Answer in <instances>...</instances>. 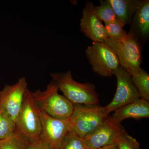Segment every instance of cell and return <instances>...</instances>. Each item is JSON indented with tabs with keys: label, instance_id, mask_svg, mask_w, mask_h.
<instances>
[{
	"label": "cell",
	"instance_id": "11",
	"mask_svg": "<svg viewBox=\"0 0 149 149\" xmlns=\"http://www.w3.org/2000/svg\"><path fill=\"white\" fill-rule=\"evenodd\" d=\"M95 6L89 1L86 2L80 19V30L93 42H104L108 37L104 26L96 14Z\"/></svg>",
	"mask_w": 149,
	"mask_h": 149
},
{
	"label": "cell",
	"instance_id": "7",
	"mask_svg": "<svg viewBox=\"0 0 149 149\" xmlns=\"http://www.w3.org/2000/svg\"><path fill=\"white\" fill-rule=\"evenodd\" d=\"M125 131L120 123H116L109 116L101 125L83 139L88 149L100 148L116 145L118 138Z\"/></svg>",
	"mask_w": 149,
	"mask_h": 149
},
{
	"label": "cell",
	"instance_id": "1",
	"mask_svg": "<svg viewBox=\"0 0 149 149\" xmlns=\"http://www.w3.org/2000/svg\"><path fill=\"white\" fill-rule=\"evenodd\" d=\"M50 76L59 91L73 104L98 105V95L94 84L75 81L70 70L65 72H52Z\"/></svg>",
	"mask_w": 149,
	"mask_h": 149
},
{
	"label": "cell",
	"instance_id": "21",
	"mask_svg": "<svg viewBox=\"0 0 149 149\" xmlns=\"http://www.w3.org/2000/svg\"><path fill=\"white\" fill-rule=\"evenodd\" d=\"M116 145L118 149H141L138 141L128 135L125 130L118 138Z\"/></svg>",
	"mask_w": 149,
	"mask_h": 149
},
{
	"label": "cell",
	"instance_id": "17",
	"mask_svg": "<svg viewBox=\"0 0 149 149\" xmlns=\"http://www.w3.org/2000/svg\"><path fill=\"white\" fill-rule=\"evenodd\" d=\"M28 141L15 132L8 138L0 140V149H27Z\"/></svg>",
	"mask_w": 149,
	"mask_h": 149
},
{
	"label": "cell",
	"instance_id": "5",
	"mask_svg": "<svg viewBox=\"0 0 149 149\" xmlns=\"http://www.w3.org/2000/svg\"><path fill=\"white\" fill-rule=\"evenodd\" d=\"M40 113L41 111L32 98L31 91L27 89L21 109L15 120V132L28 141L40 140Z\"/></svg>",
	"mask_w": 149,
	"mask_h": 149
},
{
	"label": "cell",
	"instance_id": "9",
	"mask_svg": "<svg viewBox=\"0 0 149 149\" xmlns=\"http://www.w3.org/2000/svg\"><path fill=\"white\" fill-rule=\"evenodd\" d=\"M113 75L117 80V88L112 100L104 107L108 114L140 98L138 91L132 83L131 76L125 70L120 66Z\"/></svg>",
	"mask_w": 149,
	"mask_h": 149
},
{
	"label": "cell",
	"instance_id": "16",
	"mask_svg": "<svg viewBox=\"0 0 149 149\" xmlns=\"http://www.w3.org/2000/svg\"><path fill=\"white\" fill-rule=\"evenodd\" d=\"M95 10L98 18L104 23L113 22L118 19L109 0L100 1V5L95 6Z\"/></svg>",
	"mask_w": 149,
	"mask_h": 149
},
{
	"label": "cell",
	"instance_id": "15",
	"mask_svg": "<svg viewBox=\"0 0 149 149\" xmlns=\"http://www.w3.org/2000/svg\"><path fill=\"white\" fill-rule=\"evenodd\" d=\"M133 85L138 91L140 98L149 102V74L141 68L137 74L131 76Z\"/></svg>",
	"mask_w": 149,
	"mask_h": 149
},
{
	"label": "cell",
	"instance_id": "22",
	"mask_svg": "<svg viewBox=\"0 0 149 149\" xmlns=\"http://www.w3.org/2000/svg\"><path fill=\"white\" fill-rule=\"evenodd\" d=\"M27 149H52L40 140L28 141Z\"/></svg>",
	"mask_w": 149,
	"mask_h": 149
},
{
	"label": "cell",
	"instance_id": "14",
	"mask_svg": "<svg viewBox=\"0 0 149 149\" xmlns=\"http://www.w3.org/2000/svg\"><path fill=\"white\" fill-rule=\"evenodd\" d=\"M116 16L124 25L131 23L139 0H109Z\"/></svg>",
	"mask_w": 149,
	"mask_h": 149
},
{
	"label": "cell",
	"instance_id": "18",
	"mask_svg": "<svg viewBox=\"0 0 149 149\" xmlns=\"http://www.w3.org/2000/svg\"><path fill=\"white\" fill-rule=\"evenodd\" d=\"M15 132V122L6 112L0 109V140L8 138Z\"/></svg>",
	"mask_w": 149,
	"mask_h": 149
},
{
	"label": "cell",
	"instance_id": "10",
	"mask_svg": "<svg viewBox=\"0 0 149 149\" xmlns=\"http://www.w3.org/2000/svg\"><path fill=\"white\" fill-rule=\"evenodd\" d=\"M28 83L21 77L15 84L6 85L0 91V109L6 112L15 122L22 106Z\"/></svg>",
	"mask_w": 149,
	"mask_h": 149
},
{
	"label": "cell",
	"instance_id": "6",
	"mask_svg": "<svg viewBox=\"0 0 149 149\" xmlns=\"http://www.w3.org/2000/svg\"><path fill=\"white\" fill-rule=\"evenodd\" d=\"M85 55L93 72L102 77H111L120 66L114 52L103 42H93Z\"/></svg>",
	"mask_w": 149,
	"mask_h": 149
},
{
	"label": "cell",
	"instance_id": "24",
	"mask_svg": "<svg viewBox=\"0 0 149 149\" xmlns=\"http://www.w3.org/2000/svg\"><path fill=\"white\" fill-rule=\"evenodd\" d=\"M95 149H103V148H100Z\"/></svg>",
	"mask_w": 149,
	"mask_h": 149
},
{
	"label": "cell",
	"instance_id": "13",
	"mask_svg": "<svg viewBox=\"0 0 149 149\" xmlns=\"http://www.w3.org/2000/svg\"><path fill=\"white\" fill-rule=\"evenodd\" d=\"M130 30L138 40H147L149 36V1H140L133 15Z\"/></svg>",
	"mask_w": 149,
	"mask_h": 149
},
{
	"label": "cell",
	"instance_id": "23",
	"mask_svg": "<svg viewBox=\"0 0 149 149\" xmlns=\"http://www.w3.org/2000/svg\"><path fill=\"white\" fill-rule=\"evenodd\" d=\"M103 148V149H118L117 146H116V144L104 147V148Z\"/></svg>",
	"mask_w": 149,
	"mask_h": 149
},
{
	"label": "cell",
	"instance_id": "12",
	"mask_svg": "<svg viewBox=\"0 0 149 149\" xmlns=\"http://www.w3.org/2000/svg\"><path fill=\"white\" fill-rule=\"evenodd\" d=\"M117 123L128 118L140 119L149 118V102L139 98L116 110L111 116Z\"/></svg>",
	"mask_w": 149,
	"mask_h": 149
},
{
	"label": "cell",
	"instance_id": "3",
	"mask_svg": "<svg viewBox=\"0 0 149 149\" xmlns=\"http://www.w3.org/2000/svg\"><path fill=\"white\" fill-rule=\"evenodd\" d=\"M103 43L114 52L120 66L130 76L139 72L141 68V49L138 39L131 30L121 40L107 38Z\"/></svg>",
	"mask_w": 149,
	"mask_h": 149
},
{
	"label": "cell",
	"instance_id": "8",
	"mask_svg": "<svg viewBox=\"0 0 149 149\" xmlns=\"http://www.w3.org/2000/svg\"><path fill=\"white\" fill-rule=\"evenodd\" d=\"M40 140L52 149H57L70 131V118L58 119L41 111Z\"/></svg>",
	"mask_w": 149,
	"mask_h": 149
},
{
	"label": "cell",
	"instance_id": "2",
	"mask_svg": "<svg viewBox=\"0 0 149 149\" xmlns=\"http://www.w3.org/2000/svg\"><path fill=\"white\" fill-rule=\"evenodd\" d=\"M58 88L52 80L44 91L31 92L33 100L40 111L58 119L69 118L74 105L58 93Z\"/></svg>",
	"mask_w": 149,
	"mask_h": 149
},
{
	"label": "cell",
	"instance_id": "4",
	"mask_svg": "<svg viewBox=\"0 0 149 149\" xmlns=\"http://www.w3.org/2000/svg\"><path fill=\"white\" fill-rule=\"evenodd\" d=\"M109 116L104 107L98 105H74L70 118V131L83 138L101 125Z\"/></svg>",
	"mask_w": 149,
	"mask_h": 149
},
{
	"label": "cell",
	"instance_id": "19",
	"mask_svg": "<svg viewBox=\"0 0 149 149\" xmlns=\"http://www.w3.org/2000/svg\"><path fill=\"white\" fill-rule=\"evenodd\" d=\"M57 149H88L83 139L70 131Z\"/></svg>",
	"mask_w": 149,
	"mask_h": 149
},
{
	"label": "cell",
	"instance_id": "20",
	"mask_svg": "<svg viewBox=\"0 0 149 149\" xmlns=\"http://www.w3.org/2000/svg\"><path fill=\"white\" fill-rule=\"evenodd\" d=\"M124 26V24L119 19L105 23L104 26L108 38L116 40H120L124 38L127 34L123 29Z\"/></svg>",
	"mask_w": 149,
	"mask_h": 149
}]
</instances>
